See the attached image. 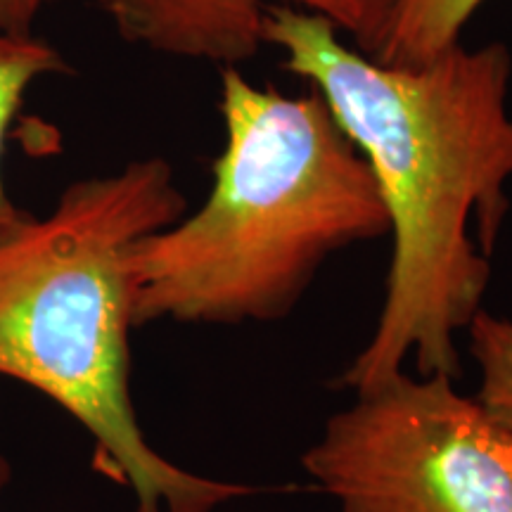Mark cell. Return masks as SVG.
Segmentation results:
<instances>
[{"label":"cell","instance_id":"cell-1","mask_svg":"<svg viewBox=\"0 0 512 512\" xmlns=\"http://www.w3.org/2000/svg\"><path fill=\"white\" fill-rule=\"evenodd\" d=\"M264 38L368 162L394 238L380 318L339 387L366 392L411 356L420 375L456 377V335L482 311L510 209V50L458 43L422 67H389L287 5H268Z\"/></svg>","mask_w":512,"mask_h":512},{"label":"cell","instance_id":"cell-2","mask_svg":"<svg viewBox=\"0 0 512 512\" xmlns=\"http://www.w3.org/2000/svg\"><path fill=\"white\" fill-rule=\"evenodd\" d=\"M211 190L128 254L133 328L275 323L330 256L389 235L373 171L316 88L285 95L221 69Z\"/></svg>","mask_w":512,"mask_h":512},{"label":"cell","instance_id":"cell-3","mask_svg":"<svg viewBox=\"0 0 512 512\" xmlns=\"http://www.w3.org/2000/svg\"><path fill=\"white\" fill-rule=\"evenodd\" d=\"M183 214L174 166L150 157L67 185L50 214L0 240V375L72 415L93 439L95 467L131 491L138 512H216L254 494L155 451L128 389V254Z\"/></svg>","mask_w":512,"mask_h":512},{"label":"cell","instance_id":"cell-4","mask_svg":"<svg viewBox=\"0 0 512 512\" xmlns=\"http://www.w3.org/2000/svg\"><path fill=\"white\" fill-rule=\"evenodd\" d=\"M302 465L339 512H512V427L446 375L356 392Z\"/></svg>","mask_w":512,"mask_h":512},{"label":"cell","instance_id":"cell-5","mask_svg":"<svg viewBox=\"0 0 512 512\" xmlns=\"http://www.w3.org/2000/svg\"><path fill=\"white\" fill-rule=\"evenodd\" d=\"M131 46L178 60L240 67L266 48L268 5L328 19L358 53L375 57L396 0H95Z\"/></svg>","mask_w":512,"mask_h":512},{"label":"cell","instance_id":"cell-6","mask_svg":"<svg viewBox=\"0 0 512 512\" xmlns=\"http://www.w3.org/2000/svg\"><path fill=\"white\" fill-rule=\"evenodd\" d=\"M484 0H396L375 60L389 67H422L458 46Z\"/></svg>","mask_w":512,"mask_h":512},{"label":"cell","instance_id":"cell-7","mask_svg":"<svg viewBox=\"0 0 512 512\" xmlns=\"http://www.w3.org/2000/svg\"><path fill=\"white\" fill-rule=\"evenodd\" d=\"M64 55L48 41L34 34H10L0 31V240L10 238L31 219L8 195L3 181L5 138L12 121L22 110L24 98L34 81L53 74H69Z\"/></svg>","mask_w":512,"mask_h":512},{"label":"cell","instance_id":"cell-8","mask_svg":"<svg viewBox=\"0 0 512 512\" xmlns=\"http://www.w3.org/2000/svg\"><path fill=\"white\" fill-rule=\"evenodd\" d=\"M467 335L479 368L477 399L512 427V320L482 309L467 325Z\"/></svg>","mask_w":512,"mask_h":512},{"label":"cell","instance_id":"cell-9","mask_svg":"<svg viewBox=\"0 0 512 512\" xmlns=\"http://www.w3.org/2000/svg\"><path fill=\"white\" fill-rule=\"evenodd\" d=\"M57 0H0V31L34 34V22Z\"/></svg>","mask_w":512,"mask_h":512},{"label":"cell","instance_id":"cell-10","mask_svg":"<svg viewBox=\"0 0 512 512\" xmlns=\"http://www.w3.org/2000/svg\"><path fill=\"white\" fill-rule=\"evenodd\" d=\"M12 482V465L8 463V458L0 453V494L5 491V486Z\"/></svg>","mask_w":512,"mask_h":512}]
</instances>
